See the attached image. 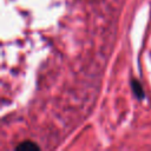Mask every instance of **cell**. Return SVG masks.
<instances>
[{"label":"cell","instance_id":"6da1fadb","mask_svg":"<svg viewBox=\"0 0 151 151\" xmlns=\"http://www.w3.org/2000/svg\"><path fill=\"white\" fill-rule=\"evenodd\" d=\"M17 151H31V150H39V146L37 144H34L33 142H24L21 144H19L15 147Z\"/></svg>","mask_w":151,"mask_h":151},{"label":"cell","instance_id":"7a4b0ae2","mask_svg":"<svg viewBox=\"0 0 151 151\" xmlns=\"http://www.w3.org/2000/svg\"><path fill=\"white\" fill-rule=\"evenodd\" d=\"M131 87H132V91H133V93L136 94V97L138 99H143L144 98V91H143V87L139 84V81L132 80L131 81Z\"/></svg>","mask_w":151,"mask_h":151}]
</instances>
